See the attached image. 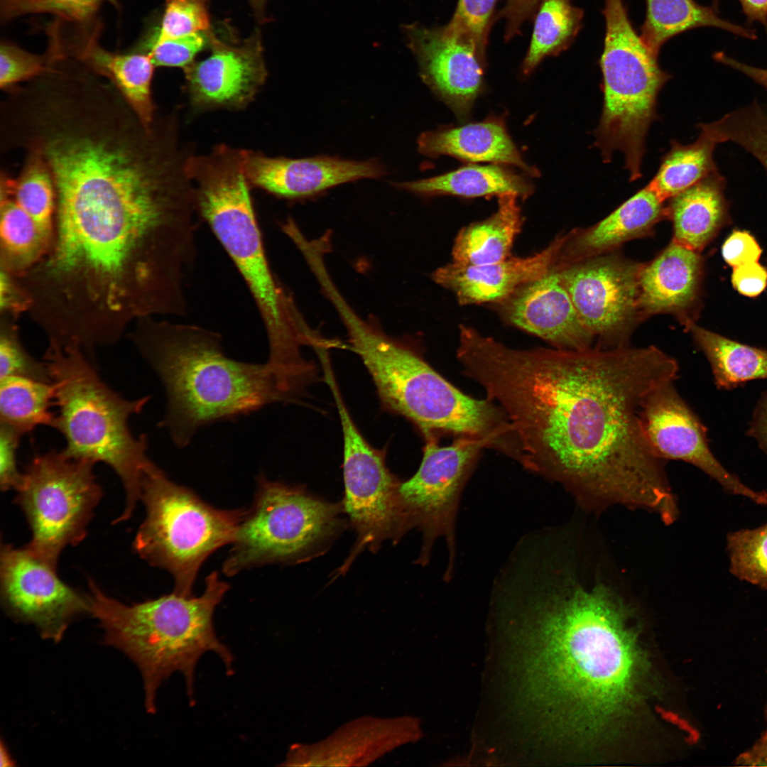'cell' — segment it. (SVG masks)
I'll return each mask as SVG.
<instances>
[{"label": "cell", "instance_id": "obj_26", "mask_svg": "<svg viewBox=\"0 0 767 767\" xmlns=\"http://www.w3.org/2000/svg\"><path fill=\"white\" fill-rule=\"evenodd\" d=\"M417 145L420 153L430 158L447 155L467 162L514 165L532 177L540 175L524 161L505 123L498 118L425 131L418 137Z\"/></svg>", "mask_w": 767, "mask_h": 767}, {"label": "cell", "instance_id": "obj_47", "mask_svg": "<svg viewBox=\"0 0 767 767\" xmlns=\"http://www.w3.org/2000/svg\"><path fill=\"white\" fill-rule=\"evenodd\" d=\"M541 0H508L499 17L506 23V40L520 33L523 23L534 16Z\"/></svg>", "mask_w": 767, "mask_h": 767}, {"label": "cell", "instance_id": "obj_4", "mask_svg": "<svg viewBox=\"0 0 767 767\" xmlns=\"http://www.w3.org/2000/svg\"><path fill=\"white\" fill-rule=\"evenodd\" d=\"M229 588L214 571L206 577L199 597L173 591L127 605L88 580V613L99 620L104 643L121 650L139 668L148 712H155L156 690L174 672L184 676L190 704H194L195 667L206 652L217 654L227 673H233V656L218 639L213 624L214 610Z\"/></svg>", "mask_w": 767, "mask_h": 767}, {"label": "cell", "instance_id": "obj_6", "mask_svg": "<svg viewBox=\"0 0 767 767\" xmlns=\"http://www.w3.org/2000/svg\"><path fill=\"white\" fill-rule=\"evenodd\" d=\"M199 215L209 224L244 279L266 330L269 357L285 361L298 355L313 328L273 272L240 157L221 151L191 166Z\"/></svg>", "mask_w": 767, "mask_h": 767}, {"label": "cell", "instance_id": "obj_32", "mask_svg": "<svg viewBox=\"0 0 767 767\" xmlns=\"http://www.w3.org/2000/svg\"><path fill=\"white\" fill-rule=\"evenodd\" d=\"M55 388L52 381L19 376L0 379V423L24 435L40 425L54 427Z\"/></svg>", "mask_w": 767, "mask_h": 767}, {"label": "cell", "instance_id": "obj_11", "mask_svg": "<svg viewBox=\"0 0 767 767\" xmlns=\"http://www.w3.org/2000/svg\"><path fill=\"white\" fill-rule=\"evenodd\" d=\"M337 517L336 506L260 474L222 572L232 577L256 567L295 561L334 531Z\"/></svg>", "mask_w": 767, "mask_h": 767}, {"label": "cell", "instance_id": "obj_50", "mask_svg": "<svg viewBox=\"0 0 767 767\" xmlns=\"http://www.w3.org/2000/svg\"><path fill=\"white\" fill-rule=\"evenodd\" d=\"M736 762L739 766H767V738L763 735L751 749L741 754Z\"/></svg>", "mask_w": 767, "mask_h": 767}, {"label": "cell", "instance_id": "obj_31", "mask_svg": "<svg viewBox=\"0 0 767 767\" xmlns=\"http://www.w3.org/2000/svg\"><path fill=\"white\" fill-rule=\"evenodd\" d=\"M685 330L706 356L718 388L729 389L749 381L767 379L766 349L735 342L694 321Z\"/></svg>", "mask_w": 767, "mask_h": 767}, {"label": "cell", "instance_id": "obj_46", "mask_svg": "<svg viewBox=\"0 0 767 767\" xmlns=\"http://www.w3.org/2000/svg\"><path fill=\"white\" fill-rule=\"evenodd\" d=\"M731 283L740 294L747 297L758 296L767 286V269L758 261L734 267Z\"/></svg>", "mask_w": 767, "mask_h": 767}, {"label": "cell", "instance_id": "obj_16", "mask_svg": "<svg viewBox=\"0 0 767 767\" xmlns=\"http://www.w3.org/2000/svg\"><path fill=\"white\" fill-rule=\"evenodd\" d=\"M641 418L648 442L660 459L691 464L729 494L767 505L766 491H755L744 484L714 456L705 425L677 391L674 382L658 388L648 397Z\"/></svg>", "mask_w": 767, "mask_h": 767}, {"label": "cell", "instance_id": "obj_38", "mask_svg": "<svg viewBox=\"0 0 767 767\" xmlns=\"http://www.w3.org/2000/svg\"><path fill=\"white\" fill-rule=\"evenodd\" d=\"M104 0H0L2 23L30 13H51L76 24L92 23Z\"/></svg>", "mask_w": 767, "mask_h": 767}, {"label": "cell", "instance_id": "obj_7", "mask_svg": "<svg viewBox=\"0 0 767 767\" xmlns=\"http://www.w3.org/2000/svg\"><path fill=\"white\" fill-rule=\"evenodd\" d=\"M43 359L55 388L53 428L65 440L62 452L112 469L125 494L124 508L114 523L128 520L141 501L147 474L157 466L148 456L147 437H136L129 425L150 397L131 400L114 391L77 346L50 344Z\"/></svg>", "mask_w": 767, "mask_h": 767}, {"label": "cell", "instance_id": "obj_51", "mask_svg": "<svg viewBox=\"0 0 767 767\" xmlns=\"http://www.w3.org/2000/svg\"><path fill=\"white\" fill-rule=\"evenodd\" d=\"M718 0H714V4ZM749 22L758 21L767 31V0H739Z\"/></svg>", "mask_w": 767, "mask_h": 767}, {"label": "cell", "instance_id": "obj_33", "mask_svg": "<svg viewBox=\"0 0 767 767\" xmlns=\"http://www.w3.org/2000/svg\"><path fill=\"white\" fill-rule=\"evenodd\" d=\"M717 143L700 129L697 140L682 145L671 142V148L661 159L656 174L648 183L665 202L718 170L713 157Z\"/></svg>", "mask_w": 767, "mask_h": 767}, {"label": "cell", "instance_id": "obj_28", "mask_svg": "<svg viewBox=\"0 0 767 767\" xmlns=\"http://www.w3.org/2000/svg\"><path fill=\"white\" fill-rule=\"evenodd\" d=\"M401 190L423 196L453 195L466 198L512 194L527 199L533 185L504 165H469L445 174L414 181L396 182Z\"/></svg>", "mask_w": 767, "mask_h": 767}, {"label": "cell", "instance_id": "obj_18", "mask_svg": "<svg viewBox=\"0 0 767 767\" xmlns=\"http://www.w3.org/2000/svg\"><path fill=\"white\" fill-rule=\"evenodd\" d=\"M243 170L250 185L288 200L317 196L335 186L386 174L376 159L352 161L336 156L305 158H273L241 150Z\"/></svg>", "mask_w": 767, "mask_h": 767}, {"label": "cell", "instance_id": "obj_43", "mask_svg": "<svg viewBox=\"0 0 767 767\" xmlns=\"http://www.w3.org/2000/svg\"><path fill=\"white\" fill-rule=\"evenodd\" d=\"M8 376L52 381L44 361L39 362L31 357L19 343L16 333L4 329L0 337V379Z\"/></svg>", "mask_w": 767, "mask_h": 767}, {"label": "cell", "instance_id": "obj_54", "mask_svg": "<svg viewBox=\"0 0 767 767\" xmlns=\"http://www.w3.org/2000/svg\"><path fill=\"white\" fill-rule=\"evenodd\" d=\"M763 736L767 738V729H766V731L765 732V734H763Z\"/></svg>", "mask_w": 767, "mask_h": 767}, {"label": "cell", "instance_id": "obj_29", "mask_svg": "<svg viewBox=\"0 0 767 767\" xmlns=\"http://www.w3.org/2000/svg\"><path fill=\"white\" fill-rule=\"evenodd\" d=\"M518 198L512 194L499 196L498 208L492 215L462 228L453 244L452 262L478 266L510 257L513 244L523 225Z\"/></svg>", "mask_w": 767, "mask_h": 767}, {"label": "cell", "instance_id": "obj_19", "mask_svg": "<svg viewBox=\"0 0 767 767\" xmlns=\"http://www.w3.org/2000/svg\"><path fill=\"white\" fill-rule=\"evenodd\" d=\"M422 736L420 722L412 716H363L345 723L314 744L290 746L283 766H364Z\"/></svg>", "mask_w": 767, "mask_h": 767}, {"label": "cell", "instance_id": "obj_55", "mask_svg": "<svg viewBox=\"0 0 767 767\" xmlns=\"http://www.w3.org/2000/svg\"><path fill=\"white\" fill-rule=\"evenodd\" d=\"M290 219H292V218H290ZM288 219H289V218H288ZM288 219H287V220H288ZM287 220H286V221H287ZM286 221H285V222H286ZM285 222H284V223H285ZM284 223H283V224H284ZM283 224H282V225H283ZM282 225H281V229H282Z\"/></svg>", "mask_w": 767, "mask_h": 767}, {"label": "cell", "instance_id": "obj_8", "mask_svg": "<svg viewBox=\"0 0 767 767\" xmlns=\"http://www.w3.org/2000/svg\"><path fill=\"white\" fill-rule=\"evenodd\" d=\"M603 13V107L594 144L606 163L621 151L633 182L642 176L646 138L656 118L658 95L670 75L635 32L623 0H605Z\"/></svg>", "mask_w": 767, "mask_h": 767}, {"label": "cell", "instance_id": "obj_45", "mask_svg": "<svg viewBox=\"0 0 767 767\" xmlns=\"http://www.w3.org/2000/svg\"><path fill=\"white\" fill-rule=\"evenodd\" d=\"M762 250L756 239L748 232L734 231L722 246L724 261L731 267L758 261Z\"/></svg>", "mask_w": 767, "mask_h": 767}, {"label": "cell", "instance_id": "obj_22", "mask_svg": "<svg viewBox=\"0 0 767 767\" xmlns=\"http://www.w3.org/2000/svg\"><path fill=\"white\" fill-rule=\"evenodd\" d=\"M566 234L557 236L542 251L527 257H508L489 264L451 262L437 268L431 278L450 290L460 305L499 303L521 286L550 271L556 264Z\"/></svg>", "mask_w": 767, "mask_h": 767}, {"label": "cell", "instance_id": "obj_13", "mask_svg": "<svg viewBox=\"0 0 767 767\" xmlns=\"http://www.w3.org/2000/svg\"><path fill=\"white\" fill-rule=\"evenodd\" d=\"M643 263L618 251L554 267L586 328L602 348L629 345L642 322L639 277Z\"/></svg>", "mask_w": 767, "mask_h": 767}, {"label": "cell", "instance_id": "obj_5", "mask_svg": "<svg viewBox=\"0 0 767 767\" xmlns=\"http://www.w3.org/2000/svg\"><path fill=\"white\" fill-rule=\"evenodd\" d=\"M325 297L346 328L347 348L361 358L386 406L412 421L425 437L442 431L488 439L497 449L505 445L510 424L493 401L458 390L413 347L361 317L337 287L330 288Z\"/></svg>", "mask_w": 767, "mask_h": 767}, {"label": "cell", "instance_id": "obj_34", "mask_svg": "<svg viewBox=\"0 0 767 767\" xmlns=\"http://www.w3.org/2000/svg\"><path fill=\"white\" fill-rule=\"evenodd\" d=\"M583 11L571 0H541L522 73L530 75L544 58L567 49L580 29Z\"/></svg>", "mask_w": 767, "mask_h": 767}, {"label": "cell", "instance_id": "obj_10", "mask_svg": "<svg viewBox=\"0 0 767 767\" xmlns=\"http://www.w3.org/2000/svg\"><path fill=\"white\" fill-rule=\"evenodd\" d=\"M95 464L50 451L35 456L16 489L31 538L23 548L54 569L67 546L80 543L103 492Z\"/></svg>", "mask_w": 767, "mask_h": 767}, {"label": "cell", "instance_id": "obj_53", "mask_svg": "<svg viewBox=\"0 0 767 767\" xmlns=\"http://www.w3.org/2000/svg\"><path fill=\"white\" fill-rule=\"evenodd\" d=\"M266 1V0H250V2L256 13L261 15L263 12V11Z\"/></svg>", "mask_w": 767, "mask_h": 767}, {"label": "cell", "instance_id": "obj_20", "mask_svg": "<svg viewBox=\"0 0 767 767\" xmlns=\"http://www.w3.org/2000/svg\"><path fill=\"white\" fill-rule=\"evenodd\" d=\"M212 52L185 68L187 89L197 108H244L263 84L267 72L259 35L239 45L212 36Z\"/></svg>", "mask_w": 767, "mask_h": 767}, {"label": "cell", "instance_id": "obj_25", "mask_svg": "<svg viewBox=\"0 0 767 767\" xmlns=\"http://www.w3.org/2000/svg\"><path fill=\"white\" fill-rule=\"evenodd\" d=\"M665 219V202L647 184L601 221L567 233L555 267L617 251L627 241L652 235Z\"/></svg>", "mask_w": 767, "mask_h": 767}, {"label": "cell", "instance_id": "obj_23", "mask_svg": "<svg viewBox=\"0 0 767 767\" xmlns=\"http://www.w3.org/2000/svg\"><path fill=\"white\" fill-rule=\"evenodd\" d=\"M99 28L77 24L67 40L60 31L64 52L95 75L107 80L147 126L156 121L151 94L155 65L146 53H118L106 50L98 42Z\"/></svg>", "mask_w": 767, "mask_h": 767}, {"label": "cell", "instance_id": "obj_36", "mask_svg": "<svg viewBox=\"0 0 767 767\" xmlns=\"http://www.w3.org/2000/svg\"><path fill=\"white\" fill-rule=\"evenodd\" d=\"M0 234L10 263L23 266L42 251L49 236L13 200L1 198Z\"/></svg>", "mask_w": 767, "mask_h": 767}, {"label": "cell", "instance_id": "obj_21", "mask_svg": "<svg viewBox=\"0 0 767 767\" xmlns=\"http://www.w3.org/2000/svg\"><path fill=\"white\" fill-rule=\"evenodd\" d=\"M497 304L498 312L508 324L540 337L553 348L592 347L594 337L581 320L554 268Z\"/></svg>", "mask_w": 767, "mask_h": 767}, {"label": "cell", "instance_id": "obj_2", "mask_svg": "<svg viewBox=\"0 0 767 767\" xmlns=\"http://www.w3.org/2000/svg\"><path fill=\"white\" fill-rule=\"evenodd\" d=\"M562 558L515 570L500 621L522 637L523 690L547 734L587 746L614 736L641 705L649 667L631 607L604 584L585 588Z\"/></svg>", "mask_w": 767, "mask_h": 767}, {"label": "cell", "instance_id": "obj_48", "mask_svg": "<svg viewBox=\"0 0 767 767\" xmlns=\"http://www.w3.org/2000/svg\"><path fill=\"white\" fill-rule=\"evenodd\" d=\"M749 433L767 453V393L756 408Z\"/></svg>", "mask_w": 767, "mask_h": 767}, {"label": "cell", "instance_id": "obj_40", "mask_svg": "<svg viewBox=\"0 0 767 767\" xmlns=\"http://www.w3.org/2000/svg\"><path fill=\"white\" fill-rule=\"evenodd\" d=\"M206 0H165L159 28L148 40L160 41L210 30Z\"/></svg>", "mask_w": 767, "mask_h": 767}, {"label": "cell", "instance_id": "obj_17", "mask_svg": "<svg viewBox=\"0 0 767 767\" xmlns=\"http://www.w3.org/2000/svg\"><path fill=\"white\" fill-rule=\"evenodd\" d=\"M424 82L462 121L484 86L486 56L468 38L450 28L413 23L405 28Z\"/></svg>", "mask_w": 767, "mask_h": 767}, {"label": "cell", "instance_id": "obj_41", "mask_svg": "<svg viewBox=\"0 0 767 767\" xmlns=\"http://www.w3.org/2000/svg\"><path fill=\"white\" fill-rule=\"evenodd\" d=\"M496 1L458 0L452 18L447 24L472 40L484 56Z\"/></svg>", "mask_w": 767, "mask_h": 767}, {"label": "cell", "instance_id": "obj_52", "mask_svg": "<svg viewBox=\"0 0 767 767\" xmlns=\"http://www.w3.org/2000/svg\"><path fill=\"white\" fill-rule=\"evenodd\" d=\"M1 766H13V763L11 759L9 754H8L6 749H5L3 743L1 744Z\"/></svg>", "mask_w": 767, "mask_h": 767}, {"label": "cell", "instance_id": "obj_15", "mask_svg": "<svg viewBox=\"0 0 767 767\" xmlns=\"http://www.w3.org/2000/svg\"><path fill=\"white\" fill-rule=\"evenodd\" d=\"M0 582L1 600L9 613L36 625L45 638L60 640L74 618L88 613L86 595L65 584L56 569L24 548L1 544Z\"/></svg>", "mask_w": 767, "mask_h": 767}, {"label": "cell", "instance_id": "obj_44", "mask_svg": "<svg viewBox=\"0 0 767 767\" xmlns=\"http://www.w3.org/2000/svg\"><path fill=\"white\" fill-rule=\"evenodd\" d=\"M21 435L0 423V486L2 491L16 489L23 477L17 464V450Z\"/></svg>", "mask_w": 767, "mask_h": 767}, {"label": "cell", "instance_id": "obj_24", "mask_svg": "<svg viewBox=\"0 0 767 767\" xmlns=\"http://www.w3.org/2000/svg\"><path fill=\"white\" fill-rule=\"evenodd\" d=\"M702 275L700 252L671 241L641 268L638 309L642 321L658 314L673 315L684 327L694 321L690 312L699 295Z\"/></svg>", "mask_w": 767, "mask_h": 767}, {"label": "cell", "instance_id": "obj_12", "mask_svg": "<svg viewBox=\"0 0 767 767\" xmlns=\"http://www.w3.org/2000/svg\"><path fill=\"white\" fill-rule=\"evenodd\" d=\"M425 439L421 464L410 479L400 484L399 495L406 529L417 527L423 533L418 562L428 563L435 543L442 540L447 557L443 580L450 582L456 568V525L462 491L478 453L493 445L485 438L461 437L445 447L437 443L435 435Z\"/></svg>", "mask_w": 767, "mask_h": 767}, {"label": "cell", "instance_id": "obj_30", "mask_svg": "<svg viewBox=\"0 0 767 767\" xmlns=\"http://www.w3.org/2000/svg\"><path fill=\"white\" fill-rule=\"evenodd\" d=\"M646 1V18L640 37L658 56L668 39L699 27H715L749 39L757 38L754 30L724 20L713 9L701 6L694 0Z\"/></svg>", "mask_w": 767, "mask_h": 767}, {"label": "cell", "instance_id": "obj_49", "mask_svg": "<svg viewBox=\"0 0 767 767\" xmlns=\"http://www.w3.org/2000/svg\"><path fill=\"white\" fill-rule=\"evenodd\" d=\"M719 62L746 75L767 92V69L749 65L727 54L720 56Z\"/></svg>", "mask_w": 767, "mask_h": 767}, {"label": "cell", "instance_id": "obj_27", "mask_svg": "<svg viewBox=\"0 0 767 767\" xmlns=\"http://www.w3.org/2000/svg\"><path fill=\"white\" fill-rule=\"evenodd\" d=\"M727 180L718 170L668 200L671 241L701 251L715 236L727 217L724 195Z\"/></svg>", "mask_w": 767, "mask_h": 767}, {"label": "cell", "instance_id": "obj_39", "mask_svg": "<svg viewBox=\"0 0 767 767\" xmlns=\"http://www.w3.org/2000/svg\"><path fill=\"white\" fill-rule=\"evenodd\" d=\"M57 57L55 48L43 55L26 51L18 45L1 40L0 45V87L3 91L13 86L32 80L52 66Z\"/></svg>", "mask_w": 767, "mask_h": 767}, {"label": "cell", "instance_id": "obj_42", "mask_svg": "<svg viewBox=\"0 0 767 767\" xmlns=\"http://www.w3.org/2000/svg\"><path fill=\"white\" fill-rule=\"evenodd\" d=\"M205 33H196L160 41L146 40L135 51L147 54L156 66L187 68L206 45Z\"/></svg>", "mask_w": 767, "mask_h": 767}, {"label": "cell", "instance_id": "obj_14", "mask_svg": "<svg viewBox=\"0 0 767 767\" xmlns=\"http://www.w3.org/2000/svg\"><path fill=\"white\" fill-rule=\"evenodd\" d=\"M325 379L340 418L344 440V507L358 533L356 552L376 549L387 538L406 530L399 486L388 471L384 455L359 431L342 398L332 371Z\"/></svg>", "mask_w": 767, "mask_h": 767}, {"label": "cell", "instance_id": "obj_35", "mask_svg": "<svg viewBox=\"0 0 767 767\" xmlns=\"http://www.w3.org/2000/svg\"><path fill=\"white\" fill-rule=\"evenodd\" d=\"M11 197L48 236L55 211V192L49 170L37 155L25 153L22 169L16 178L1 172V198Z\"/></svg>", "mask_w": 767, "mask_h": 767}, {"label": "cell", "instance_id": "obj_37", "mask_svg": "<svg viewBox=\"0 0 767 767\" xmlns=\"http://www.w3.org/2000/svg\"><path fill=\"white\" fill-rule=\"evenodd\" d=\"M727 550L734 576L767 589V523L729 533Z\"/></svg>", "mask_w": 767, "mask_h": 767}, {"label": "cell", "instance_id": "obj_9", "mask_svg": "<svg viewBox=\"0 0 767 767\" xmlns=\"http://www.w3.org/2000/svg\"><path fill=\"white\" fill-rule=\"evenodd\" d=\"M141 501L146 516L134 540V551L172 575L174 592L192 596L202 564L232 544L245 509L217 508L170 480L158 466L143 482Z\"/></svg>", "mask_w": 767, "mask_h": 767}, {"label": "cell", "instance_id": "obj_1", "mask_svg": "<svg viewBox=\"0 0 767 767\" xmlns=\"http://www.w3.org/2000/svg\"><path fill=\"white\" fill-rule=\"evenodd\" d=\"M678 372L676 359L653 345L516 349L492 337L468 368L500 404L525 468L579 500L643 508L665 523L677 505L641 413Z\"/></svg>", "mask_w": 767, "mask_h": 767}, {"label": "cell", "instance_id": "obj_3", "mask_svg": "<svg viewBox=\"0 0 767 767\" xmlns=\"http://www.w3.org/2000/svg\"><path fill=\"white\" fill-rule=\"evenodd\" d=\"M133 341L164 387L167 407L160 426L179 447L203 426L296 398L267 362L227 357L221 336L200 326L146 318Z\"/></svg>", "mask_w": 767, "mask_h": 767}]
</instances>
